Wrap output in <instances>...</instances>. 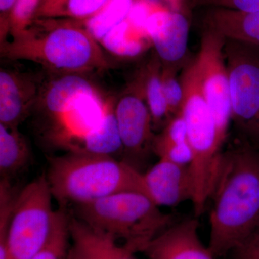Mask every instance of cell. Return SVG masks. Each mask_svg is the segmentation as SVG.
Segmentation results:
<instances>
[{
    "instance_id": "obj_1",
    "label": "cell",
    "mask_w": 259,
    "mask_h": 259,
    "mask_svg": "<svg viewBox=\"0 0 259 259\" xmlns=\"http://www.w3.org/2000/svg\"><path fill=\"white\" fill-rule=\"evenodd\" d=\"M209 200V249L231 253L259 228V149L235 136L223 148Z\"/></svg>"
},
{
    "instance_id": "obj_2",
    "label": "cell",
    "mask_w": 259,
    "mask_h": 259,
    "mask_svg": "<svg viewBox=\"0 0 259 259\" xmlns=\"http://www.w3.org/2000/svg\"><path fill=\"white\" fill-rule=\"evenodd\" d=\"M0 51L2 57L32 61L51 74L87 75L113 68L82 22L71 19L35 18L28 28L0 44Z\"/></svg>"
},
{
    "instance_id": "obj_3",
    "label": "cell",
    "mask_w": 259,
    "mask_h": 259,
    "mask_svg": "<svg viewBox=\"0 0 259 259\" xmlns=\"http://www.w3.org/2000/svg\"><path fill=\"white\" fill-rule=\"evenodd\" d=\"M48 162V182L61 207L90 203L123 192L148 196L142 172L113 156L70 151L49 157Z\"/></svg>"
},
{
    "instance_id": "obj_4",
    "label": "cell",
    "mask_w": 259,
    "mask_h": 259,
    "mask_svg": "<svg viewBox=\"0 0 259 259\" xmlns=\"http://www.w3.org/2000/svg\"><path fill=\"white\" fill-rule=\"evenodd\" d=\"M74 215L95 231L123 241L134 253L142 252L155 236L173 224L147 195L123 192L74 205Z\"/></svg>"
},
{
    "instance_id": "obj_5",
    "label": "cell",
    "mask_w": 259,
    "mask_h": 259,
    "mask_svg": "<svg viewBox=\"0 0 259 259\" xmlns=\"http://www.w3.org/2000/svg\"><path fill=\"white\" fill-rule=\"evenodd\" d=\"M235 136L259 149V46L226 38Z\"/></svg>"
},
{
    "instance_id": "obj_6",
    "label": "cell",
    "mask_w": 259,
    "mask_h": 259,
    "mask_svg": "<svg viewBox=\"0 0 259 259\" xmlns=\"http://www.w3.org/2000/svg\"><path fill=\"white\" fill-rule=\"evenodd\" d=\"M52 197L46 173L20 190L8 228L10 259H30L47 245L56 224Z\"/></svg>"
},
{
    "instance_id": "obj_7",
    "label": "cell",
    "mask_w": 259,
    "mask_h": 259,
    "mask_svg": "<svg viewBox=\"0 0 259 259\" xmlns=\"http://www.w3.org/2000/svg\"><path fill=\"white\" fill-rule=\"evenodd\" d=\"M225 44L226 37L211 29L205 28L201 37L198 53L194 59L223 148L232 125L229 74L225 58Z\"/></svg>"
},
{
    "instance_id": "obj_8",
    "label": "cell",
    "mask_w": 259,
    "mask_h": 259,
    "mask_svg": "<svg viewBox=\"0 0 259 259\" xmlns=\"http://www.w3.org/2000/svg\"><path fill=\"white\" fill-rule=\"evenodd\" d=\"M115 111L124 161L137 168L153 152L152 117L145 99L142 85L137 75L118 97Z\"/></svg>"
},
{
    "instance_id": "obj_9",
    "label": "cell",
    "mask_w": 259,
    "mask_h": 259,
    "mask_svg": "<svg viewBox=\"0 0 259 259\" xmlns=\"http://www.w3.org/2000/svg\"><path fill=\"white\" fill-rule=\"evenodd\" d=\"M181 76L184 100L180 113L183 116L193 159L199 164L209 163L223 148L217 127L204 96L194 60L189 61Z\"/></svg>"
},
{
    "instance_id": "obj_10",
    "label": "cell",
    "mask_w": 259,
    "mask_h": 259,
    "mask_svg": "<svg viewBox=\"0 0 259 259\" xmlns=\"http://www.w3.org/2000/svg\"><path fill=\"white\" fill-rule=\"evenodd\" d=\"M146 32L163 67L179 71L187 66L190 23L185 15L155 5Z\"/></svg>"
},
{
    "instance_id": "obj_11",
    "label": "cell",
    "mask_w": 259,
    "mask_h": 259,
    "mask_svg": "<svg viewBox=\"0 0 259 259\" xmlns=\"http://www.w3.org/2000/svg\"><path fill=\"white\" fill-rule=\"evenodd\" d=\"M44 80L13 69L0 71V124L10 128L19 125L35 110Z\"/></svg>"
},
{
    "instance_id": "obj_12",
    "label": "cell",
    "mask_w": 259,
    "mask_h": 259,
    "mask_svg": "<svg viewBox=\"0 0 259 259\" xmlns=\"http://www.w3.org/2000/svg\"><path fill=\"white\" fill-rule=\"evenodd\" d=\"M143 176L148 197L158 207L193 201L195 190L190 166L159 158Z\"/></svg>"
},
{
    "instance_id": "obj_13",
    "label": "cell",
    "mask_w": 259,
    "mask_h": 259,
    "mask_svg": "<svg viewBox=\"0 0 259 259\" xmlns=\"http://www.w3.org/2000/svg\"><path fill=\"white\" fill-rule=\"evenodd\" d=\"M197 218L172 224L142 250L148 259H215L199 236Z\"/></svg>"
},
{
    "instance_id": "obj_14",
    "label": "cell",
    "mask_w": 259,
    "mask_h": 259,
    "mask_svg": "<svg viewBox=\"0 0 259 259\" xmlns=\"http://www.w3.org/2000/svg\"><path fill=\"white\" fill-rule=\"evenodd\" d=\"M100 92L86 75L52 74L42 81L34 111L40 112L53 125L80 97Z\"/></svg>"
},
{
    "instance_id": "obj_15",
    "label": "cell",
    "mask_w": 259,
    "mask_h": 259,
    "mask_svg": "<svg viewBox=\"0 0 259 259\" xmlns=\"http://www.w3.org/2000/svg\"><path fill=\"white\" fill-rule=\"evenodd\" d=\"M69 228L72 245L68 259H122L134 253L111 237L95 231L74 214L69 215Z\"/></svg>"
},
{
    "instance_id": "obj_16",
    "label": "cell",
    "mask_w": 259,
    "mask_h": 259,
    "mask_svg": "<svg viewBox=\"0 0 259 259\" xmlns=\"http://www.w3.org/2000/svg\"><path fill=\"white\" fill-rule=\"evenodd\" d=\"M116 97L107 96L102 120L81 141L74 151L113 156L122 152V143L116 120Z\"/></svg>"
},
{
    "instance_id": "obj_17",
    "label": "cell",
    "mask_w": 259,
    "mask_h": 259,
    "mask_svg": "<svg viewBox=\"0 0 259 259\" xmlns=\"http://www.w3.org/2000/svg\"><path fill=\"white\" fill-rule=\"evenodd\" d=\"M161 73V61L154 53L137 74L155 127L162 125L164 127L172 117L163 93Z\"/></svg>"
},
{
    "instance_id": "obj_18",
    "label": "cell",
    "mask_w": 259,
    "mask_h": 259,
    "mask_svg": "<svg viewBox=\"0 0 259 259\" xmlns=\"http://www.w3.org/2000/svg\"><path fill=\"white\" fill-rule=\"evenodd\" d=\"M30 146L18 128L0 124V175L11 180L25 170L31 161Z\"/></svg>"
},
{
    "instance_id": "obj_19",
    "label": "cell",
    "mask_w": 259,
    "mask_h": 259,
    "mask_svg": "<svg viewBox=\"0 0 259 259\" xmlns=\"http://www.w3.org/2000/svg\"><path fill=\"white\" fill-rule=\"evenodd\" d=\"M104 50L121 59L140 57L152 47L146 33L134 27L126 19L100 41Z\"/></svg>"
},
{
    "instance_id": "obj_20",
    "label": "cell",
    "mask_w": 259,
    "mask_h": 259,
    "mask_svg": "<svg viewBox=\"0 0 259 259\" xmlns=\"http://www.w3.org/2000/svg\"><path fill=\"white\" fill-rule=\"evenodd\" d=\"M108 0H42L36 18H67L84 21L101 10Z\"/></svg>"
},
{
    "instance_id": "obj_21",
    "label": "cell",
    "mask_w": 259,
    "mask_h": 259,
    "mask_svg": "<svg viewBox=\"0 0 259 259\" xmlns=\"http://www.w3.org/2000/svg\"><path fill=\"white\" fill-rule=\"evenodd\" d=\"M136 0H108L93 18L82 22L95 40L100 42L112 29L127 18Z\"/></svg>"
},
{
    "instance_id": "obj_22",
    "label": "cell",
    "mask_w": 259,
    "mask_h": 259,
    "mask_svg": "<svg viewBox=\"0 0 259 259\" xmlns=\"http://www.w3.org/2000/svg\"><path fill=\"white\" fill-rule=\"evenodd\" d=\"M69 214L66 207L56 210L54 232L47 245L30 259H68L69 252Z\"/></svg>"
},
{
    "instance_id": "obj_23",
    "label": "cell",
    "mask_w": 259,
    "mask_h": 259,
    "mask_svg": "<svg viewBox=\"0 0 259 259\" xmlns=\"http://www.w3.org/2000/svg\"><path fill=\"white\" fill-rule=\"evenodd\" d=\"M186 141H188L187 124L183 116L179 113L173 116L161 132L155 136L153 152L160 157L168 148Z\"/></svg>"
},
{
    "instance_id": "obj_24",
    "label": "cell",
    "mask_w": 259,
    "mask_h": 259,
    "mask_svg": "<svg viewBox=\"0 0 259 259\" xmlns=\"http://www.w3.org/2000/svg\"><path fill=\"white\" fill-rule=\"evenodd\" d=\"M230 30L235 40L259 46V13L237 12L231 19Z\"/></svg>"
},
{
    "instance_id": "obj_25",
    "label": "cell",
    "mask_w": 259,
    "mask_h": 259,
    "mask_svg": "<svg viewBox=\"0 0 259 259\" xmlns=\"http://www.w3.org/2000/svg\"><path fill=\"white\" fill-rule=\"evenodd\" d=\"M178 70L162 66L161 80L163 93L171 117L180 113L184 100V88Z\"/></svg>"
},
{
    "instance_id": "obj_26",
    "label": "cell",
    "mask_w": 259,
    "mask_h": 259,
    "mask_svg": "<svg viewBox=\"0 0 259 259\" xmlns=\"http://www.w3.org/2000/svg\"><path fill=\"white\" fill-rule=\"evenodd\" d=\"M40 3L41 0H16L10 16V38L31 25L36 18Z\"/></svg>"
},
{
    "instance_id": "obj_27",
    "label": "cell",
    "mask_w": 259,
    "mask_h": 259,
    "mask_svg": "<svg viewBox=\"0 0 259 259\" xmlns=\"http://www.w3.org/2000/svg\"><path fill=\"white\" fill-rule=\"evenodd\" d=\"M195 4L211 8H225L246 12L259 13V0H194Z\"/></svg>"
},
{
    "instance_id": "obj_28",
    "label": "cell",
    "mask_w": 259,
    "mask_h": 259,
    "mask_svg": "<svg viewBox=\"0 0 259 259\" xmlns=\"http://www.w3.org/2000/svg\"><path fill=\"white\" fill-rule=\"evenodd\" d=\"M159 158H165L173 163L183 166H190L193 159V153L188 141H186L168 148Z\"/></svg>"
},
{
    "instance_id": "obj_29",
    "label": "cell",
    "mask_w": 259,
    "mask_h": 259,
    "mask_svg": "<svg viewBox=\"0 0 259 259\" xmlns=\"http://www.w3.org/2000/svg\"><path fill=\"white\" fill-rule=\"evenodd\" d=\"M231 253L234 259H259V232H255Z\"/></svg>"
},
{
    "instance_id": "obj_30",
    "label": "cell",
    "mask_w": 259,
    "mask_h": 259,
    "mask_svg": "<svg viewBox=\"0 0 259 259\" xmlns=\"http://www.w3.org/2000/svg\"><path fill=\"white\" fill-rule=\"evenodd\" d=\"M16 0H0V44L10 38V20Z\"/></svg>"
},
{
    "instance_id": "obj_31",
    "label": "cell",
    "mask_w": 259,
    "mask_h": 259,
    "mask_svg": "<svg viewBox=\"0 0 259 259\" xmlns=\"http://www.w3.org/2000/svg\"><path fill=\"white\" fill-rule=\"evenodd\" d=\"M122 259H137L136 258H135L134 257V253H128V254H127L125 255V256H124Z\"/></svg>"
},
{
    "instance_id": "obj_32",
    "label": "cell",
    "mask_w": 259,
    "mask_h": 259,
    "mask_svg": "<svg viewBox=\"0 0 259 259\" xmlns=\"http://www.w3.org/2000/svg\"><path fill=\"white\" fill-rule=\"evenodd\" d=\"M258 231L259 232V228H258V230H257V231H255V232H258Z\"/></svg>"
},
{
    "instance_id": "obj_33",
    "label": "cell",
    "mask_w": 259,
    "mask_h": 259,
    "mask_svg": "<svg viewBox=\"0 0 259 259\" xmlns=\"http://www.w3.org/2000/svg\"><path fill=\"white\" fill-rule=\"evenodd\" d=\"M175 1H177V0H175Z\"/></svg>"
},
{
    "instance_id": "obj_34",
    "label": "cell",
    "mask_w": 259,
    "mask_h": 259,
    "mask_svg": "<svg viewBox=\"0 0 259 259\" xmlns=\"http://www.w3.org/2000/svg\"><path fill=\"white\" fill-rule=\"evenodd\" d=\"M41 1H42V0H41Z\"/></svg>"
}]
</instances>
